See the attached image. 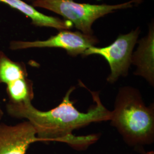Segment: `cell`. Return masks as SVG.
<instances>
[{
  "mask_svg": "<svg viewBox=\"0 0 154 154\" xmlns=\"http://www.w3.org/2000/svg\"><path fill=\"white\" fill-rule=\"evenodd\" d=\"M75 88H69L61 103L51 110H38L32 103L16 105L8 102L6 110L13 118L29 122L41 142H62L76 149H83L97 140V135L78 137L72 131L91 123L110 121L111 111L102 103L98 92L88 90L95 104L86 112L79 111L74 106L75 102L70 99Z\"/></svg>",
  "mask_w": 154,
  "mask_h": 154,
  "instance_id": "1",
  "label": "cell"
},
{
  "mask_svg": "<svg viewBox=\"0 0 154 154\" xmlns=\"http://www.w3.org/2000/svg\"><path fill=\"white\" fill-rule=\"evenodd\" d=\"M4 115V111L2 110V109L0 107V121L2 119V118Z\"/></svg>",
  "mask_w": 154,
  "mask_h": 154,
  "instance_id": "11",
  "label": "cell"
},
{
  "mask_svg": "<svg viewBox=\"0 0 154 154\" xmlns=\"http://www.w3.org/2000/svg\"><path fill=\"white\" fill-rule=\"evenodd\" d=\"M138 46L133 52L131 64L136 66L134 74L143 77L149 84L154 85V23L149 26L147 34L138 41Z\"/></svg>",
  "mask_w": 154,
  "mask_h": 154,
  "instance_id": "7",
  "label": "cell"
},
{
  "mask_svg": "<svg viewBox=\"0 0 154 154\" xmlns=\"http://www.w3.org/2000/svg\"><path fill=\"white\" fill-rule=\"evenodd\" d=\"M140 33L139 27L130 33L119 34L110 45L98 48L91 46L83 56L98 55L103 57L109 65L110 73L107 81L111 84L116 82L121 77H126L131 64L134 49L138 43Z\"/></svg>",
  "mask_w": 154,
  "mask_h": 154,
  "instance_id": "4",
  "label": "cell"
},
{
  "mask_svg": "<svg viewBox=\"0 0 154 154\" xmlns=\"http://www.w3.org/2000/svg\"><path fill=\"white\" fill-rule=\"evenodd\" d=\"M0 2L21 12L32 20L33 25L37 27L54 28L62 30H70L73 26L72 23L64 19L45 15L22 0H0Z\"/></svg>",
  "mask_w": 154,
  "mask_h": 154,
  "instance_id": "8",
  "label": "cell"
},
{
  "mask_svg": "<svg viewBox=\"0 0 154 154\" xmlns=\"http://www.w3.org/2000/svg\"><path fill=\"white\" fill-rule=\"evenodd\" d=\"M110 121L128 145L154 142V105L147 106L137 88L123 86L119 89Z\"/></svg>",
  "mask_w": 154,
  "mask_h": 154,
  "instance_id": "2",
  "label": "cell"
},
{
  "mask_svg": "<svg viewBox=\"0 0 154 154\" xmlns=\"http://www.w3.org/2000/svg\"><path fill=\"white\" fill-rule=\"evenodd\" d=\"M99 42V39L94 34L88 35L79 31L62 30L44 41H13L10 43L9 48L11 50L30 48H60L66 50L68 55L77 57L79 55L83 56L86 50Z\"/></svg>",
  "mask_w": 154,
  "mask_h": 154,
  "instance_id": "5",
  "label": "cell"
},
{
  "mask_svg": "<svg viewBox=\"0 0 154 154\" xmlns=\"http://www.w3.org/2000/svg\"><path fill=\"white\" fill-rule=\"evenodd\" d=\"M143 0H130L116 5L79 3L73 0H33L32 6L54 12L82 33L93 35L94 23L116 11L131 8Z\"/></svg>",
  "mask_w": 154,
  "mask_h": 154,
  "instance_id": "3",
  "label": "cell"
},
{
  "mask_svg": "<svg viewBox=\"0 0 154 154\" xmlns=\"http://www.w3.org/2000/svg\"><path fill=\"white\" fill-rule=\"evenodd\" d=\"M28 77L27 69L23 63L12 61L5 53L0 51V84L6 85Z\"/></svg>",
  "mask_w": 154,
  "mask_h": 154,
  "instance_id": "10",
  "label": "cell"
},
{
  "mask_svg": "<svg viewBox=\"0 0 154 154\" xmlns=\"http://www.w3.org/2000/svg\"><path fill=\"white\" fill-rule=\"evenodd\" d=\"M147 154H154V152L153 151H151V152H149Z\"/></svg>",
  "mask_w": 154,
  "mask_h": 154,
  "instance_id": "12",
  "label": "cell"
},
{
  "mask_svg": "<svg viewBox=\"0 0 154 154\" xmlns=\"http://www.w3.org/2000/svg\"><path fill=\"white\" fill-rule=\"evenodd\" d=\"M6 86L8 102L16 105L32 103L34 97L33 83L28 77L18 79Z\"/></svg>",
  "mask_w": 154,
  "mask_h": 154,
  "instance_id": "9",
  "label": "cell"
},
{
  "mask_svg": "<svg viewBox=\"0 0 154 154\" xmlns=\"http://www.w3.org/2000/svg\"><path fill=\"white\" fill-rule=\"evenodd\" d=\"M41 142L28 121L10 125L0 123V154H26L30 146Z\"/></svg>",
  "mask_w": 154,
  "mask_h": 154,
  "instance_id": "6",
  "label": "cell"
}]
</instances>
